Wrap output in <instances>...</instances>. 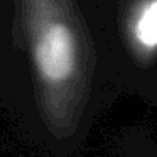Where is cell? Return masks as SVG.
Segmentation results:
<instances>
[{
	"mask_svg": "<svg viewBox=\"0 0 157 157\" xmlns=\"http://www.w3.org/2000/svg\"><path fill=\"white\" fill-rule=\"evenodd\" d=\"M34 85L48 127L68 137L83 110V63L76 31L61 0H17Z\"/></svg>",
	"mask_w": 157,
	"mask_h": 157,
	"instance_id": "obj_1",
	"label": "cell"
},
{
	"mask_svg": "<svg viewBox=\"0 0 157 157\" xmlns=\"http://www.w3.org/2000/svg\"><path fill=\"white\" fill-rule=\"evenodd\" d=\"M135 39L145 49L157 48V0L150 2L135 24Z\"/></svg>",
	"mask_w": 157,
	"mask_h": 157,
	"instance_id": "obj_2",
	"label": "cell"
}]
</instances>
